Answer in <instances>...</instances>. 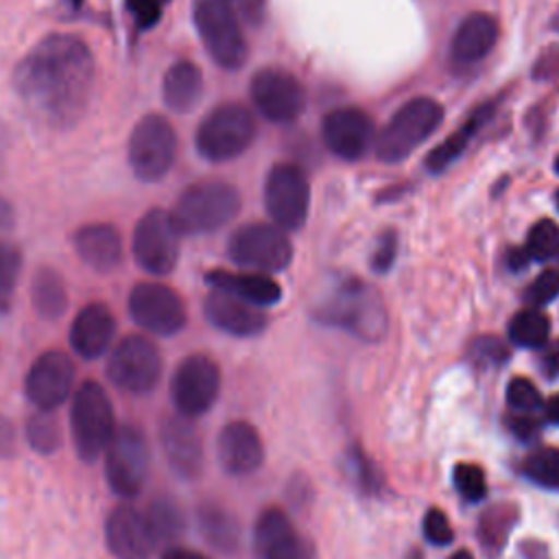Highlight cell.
<instances>
[{
  "instance_id": "1",
  "label": "cell",
  "mask_w": 559,
  "mask_h": 559,
  "mask_svg": "<svg viewBox=\"0 0 559 559\" xmlns=\"http://www.w3.org/2000/svg\"><path fill=\"white\" fill-rule=\"evenodd\" d=\"M94 81V55L72 33H52L39 39L13 72L20 105L39 127L52 131L72 129L83 118Z\"/></svg>"
},
{
  "instance_id": "2",
  "label": "cell",
  "mask_w": 559,
  "mask_h": 559,
  "mask_svg": "<svg viewBox=\"0 0 559 559\" xmlns=\"http://www.w3.org/2000/svg\"><path fill=\"white\" fill-rule=\"evenodd\" d=\"M240 210L238 190L221 179L190 183L170 212L181 236H201L227 225Z\"/></svg>"
},
{
  "instance_id": "3",
  "label": "cell",
  "mask_w": 559,
  "mask_h": 559,
  "mask_svg": "<svg viewBox=\"0 0 559 559\" xmlns=\"http://www.w3.org/2000/svg\"><path fill=\"white\" fill-rule=\"evenodd\" d=\"M443 107L428 98L417 96L404 103L391 120L380 129L373 140V151L382 162H402L441 124Z\"/></svg>"
},
{
  "instance_id": "4",
  "label": "cell",
  "mask_w": 559,
  "mask_h": 559,
  "mask_svg": "<svg viewBox=\"0 0 559 559\" xmlns=\"http://www.w3.org/2000/svg\"><path fill=\"white\" fill-rule=\"evenodd\" d=\"M70 428L76 454L83 461H96L105 452L116 424L114 406L98 382L87 380L76 389L70 406Z\"/></svg>"
},
{
  "instance_id": "5",
  "label": "cell",
  "mask_w": 559,
  "mask_h": 559,
  "mask_svg": "<svg viewBox=\"0 0 559 559\" xmlns=\"http://www.w3.org/2000/svg\"><path fill=\"white\" fill-rule=\"evenodd\" d=\"M255 135L251 111L240 103L214 107L197 127L194 144L207 162H227L247 151Z\"/></svg>"
},
{
  "instance_id": "6",
  "label": "cell",
  "mask_w": 559,
  "mask_h": 559,
  "mask_svg": "<svg viewBox=\"0 0 559 559\" xmlns=\"http://www.w3.org/2000/svg\"><path fill=\"white\" fill-rule=\"evenodd\" d=\"M192 20L207 55L221 68L236 70L245 63L247 41L229 0H194Z\"/></svg>"
},
{
  "instance_id": "7",
  "label": "cell",
  "mask_w": 559,
  "mask_h": 559,
  "mask_svg": "<svg viewBox=\"0 0 559 559\" xmlns=\"http://www.w3.org/2000/svg\"><path fill=\"white\" fill-rule=\"evenodd\" d=\"M177 155V133L162 114L142 116L129 135V164L140 181L153 183L168 175Z\"/></svg>"
},
{
  "instance_id": "8",
  "label": "cell",
  "mask_w": 559,
  "mask_h": 559,
  "mask_svg": "<svg viewBox=\"0 0 559 559\" xmlns=\"http://www.w3.org/2000/svg\"><path fill=\"white\" fill-rule=\"evenodd\" d=\"M105 476L114 493L133 498L148 474L151 450L146 437L131 424L116 426L105 448Z\"/></svg>"
},
{
  "instance_id": "9",
  "label": "cell",
  "mask_w": 559,
  "mask_h": 559,
  "mask_svg": "<svg viewBox=\"0 0 559 559\" xmlns=\"http://www.w3.org/2000/svg\"><path fill=\"white\" fill-rule=\"evenodd\" d=\"M227 255L242 269L275 273L290 264L293 242L277 225L247 223L229 236Z\"/></svg>"
},
{
  "instance_id": "10",
  "label": "cell",
  "mask_w": 559,
  "mask_h": 559,
  "mask_svg": "<svg viewBox=\"0 0 559 559\" xmlns=\"http://www.w3.org/2000/svg\"><path fill=\"white\" fill-rule=\"evenodd\" d=\"M181 234L162 207L146 210L133 229V258L151 275H168L179 260Z\"/></svg>"
},
{
  "instance_id": "11",
  "label": "cell",
  "mask_w": 559,
  "mask_h": 559,
  "mask_svg": "<svg viewBox=\"0 0 559 559\" xmlns=\"http://www.w3.org/2000/svg\"><path fill=\"white\" fill-rule=\"evenodd\" d=\"M162 376V356L153 341L140 334L124 336L107 360V378L127 393H148Z\"/></svg>"
},
{
  "instance_id": "12",
  "label": "cell",
  "mask_w": 559,
  "mask_h": 559,
  "mask_svg": "<svg viewBox=\"0 0 559 559\" xmlns=\"http://www.w3.org/2000/svg\"><path fill=\"white\" fill-rule=\"evenodd\" d=\"M321 317L369 341L382 336L386 328V317L378 293H373L362 282L343 284L336 295L323 306Z\"/></svg>"
},
{
  "instance_id": "13",
  "label": "cell",
  "mask_w": 559,
  "mask_h": 559,
  "mask_svg": "<svg viewBox=\"0 0 559 559\" xmlns=\"http://www.w3.org/2000/svg\"><path fill=\"white\" fill-rule=\"evenodd\" d=\"M221 389L218 365L205 354L186 356L170 380V397L177 415L194 419L210 411Z\"/></svg>"
},
{
  "instance_id": "14",
  "label": "cell",
  "mask_w": 559,
  "mask_h": 559,
  "mask_svg": "<svg viewBox=\"0 0 559 559\" xmlns=\"http://www.w3.org/2000/svg\"><path fill=\"white\" fill-rule=\"evenodd\" d=\"M264 205L277 227H301L310 210V186L304 173L293 164H275L266 175Z\"/></svg>"
},
{
  "instance_id": "15",
  "label": "cell",
  "mask_w": 559,
  "mask_h": 559,
  "mask_svg": "<svg viewBox=\"0 0 559 559\" xmlns=\"http://www.w3.org/2000/svg\"><path fill=\"white\" fill-rule=\"evenodd\" d=\"M129 314L142 330L157 336H173L186 325L183 299L157 282H140L131 288Z\"/></svg>"
},
{
  "instance_id": "16",
  "label": "cell",
  "mask_w": 559,
  "mask_h": 559,
  "mask_svg": "<svg viewBox=\"0 0 559 559\" xmlns=\"http://www.w3.org/2000/svg\"><path fill=\"white\" fill-rule=\"evenodd\" d=\"M249 92L255 109L273 122L295 120L306 105V92L301 83L290 72L280 68L258 70L251 79Z\"/></svg>"
},
{
  "instance_id": "17",
  "label": "cell",
  "mask_w": 559,
  "mask_h": 559,
  "mask_svg": "<svg viewBox=\"0 0 559 559\" xmlns=\"http://www.w3.org/2000/svg\"><path fill=\"white\" fill-rule=\"evenodd\" d=\"M74 386V362L66 352L50 349L35 358L26 373V395L39 411L61 406Z\"/></svg>"
},
{
  "instance_id": "18",
  "label": "cell",
  "mask_w": 559,
  "mask_h": 559,
  "mask_svg": "<svg viewBox=\"0 0 559 559\" xmlns=\"http://www.w3.org/2000/svg\"><path fill=\"white\" fill-rule=\"evenodd\" d=\"M323 142L325 146L343 157V159H358L362 157L369 146L373 144V124L369 116L358 107H338L332 109L323 118Z\"/></svg>"
},
{
  "instance_id": "19",
  "label": "cell",
  "mask_w": 559,
  "mask_h": 559,
  "mask_svg": "<svg viewBox=\"0 0 559 559\" xmlns=\"http://www.w3.org/2000/svg\"><path fill=\"white\" fill-rule=\"evenodd\" d=\"M255 552L260 559H312V544L297 533L288 515L280 509H266L253 533Z\"/></svg>"
},
{
  "instance_id": "20",
  "label": "cell",
  "mask_w": 559,
  "mask_h": 559,
  "mask_svg": "<svg viewBox=\"0 0 559 559\" xmlns=\"http://www.w3.org/2000/svg\"><path fill=\"white\" fill-rule=\"evenodd\" d=\"M105 542L116 559H151L157 544L144 513L133 507H116L109 513Z\"/></svg>"
},
{
  "instance_id": "21",
  "label": "cell",
  "mask_w": 559,
  "mask_h": 559,
  "mask_svg": "<svg viewBox=\"0 0 559 559\" xmlns=\"http://www.w3.org/2000/svg\"><path fill=\"white\" fill-rule=\"evenodd\" d=\"M159 435L170 469L181 478H197L203 467V443L192 419L181 415L168 417Z\"/></svg>"
},
{
  "instance_id": "22",
  "label": "cell",
  "mask_w": 559,
  "mask_h": 559,
  "mask_svg": "<svg viewBox=\"0 0 559 559\" xmlns=\"http://www.w3.org/2000/svg\"><path fill=\"white\" fill-rule=\"evenodd\" d=\"M221 467L231 476L253 474L264 459V445L258 430L247 421L223 426L216 443Z\"/></svg>"
},
{
  "instance_id": "23",
  "label": "cell",
  "mask_w": 559,
  "mask_h": 559,
  "mask_svg": "<svg viewBox=\"0 0 559 559\" xmlns=\"http://www.w3.org/2000/svg\"><path fill=\"white\" fill-rule=\"evenodd\" d=\"M205 319L231 336H253L266 328V314L229 293L212 288L203 301Z\"/></svg>"
},
{
  "instance_id": "24",
  "label": "cell",
  "mask_w": 559,
  "mask_h": 559,
  "mask_svg": "<svg viewBox=\"0 0 559 559\" xmlns=\"http://www.w3.org/2000/svg\"><path fill=\"white\" fill-rule=\"evenodd\" d=\"M114 334H116V319L111 314V310L105 306V304H87L83 306L72 325H70V345L72 349L85 358V360H94V358H100L111 341H114Z\"/></svg>"
},
{
  "instance_id": "25",
  "label": "cell",
  "mask_w": 559,
  "mask_h": 559,
  "mask_svg": "<svg viewBox=\"0 0 559 559\" xmlns=\"http://www.w3.org/2000/svg\"><path fill=\"white\" fill-rule=\"evenodd\" d=\"M76 255L98 273H111L122 260V238L109 223H87L72 236Z\"/></svg>"
},
{
  "instance_id": "26",
  "label": "cell",
  "mask_w": 559,
  "mask_h": 559,
  "mask_svg": "<svg viewBox=\"0 0 559 559\" xmlns=\"http://www.w3.org/2000/svg\"><path fill=\"white\" fill-rule=\"evenodd\" d=\"M205 282L223 293H229L251 306H273L282 297V288L275 280L264 273H229V271H210Z\"/></svg>"
},
{
  "instance_id": "27",
  "label": "cell",
  "mask_w": 559,
  "mask_h": 559,
  "mask_svg": "<svg viewBox=\"0 0 559 559\" xmlns=\"http://www.w3.org/2000/svg\"><path fill=\"white\" fill-rule=\"evenodd\" d=\"M498 39V24L489 13H469L452 37V59L459 63L480 61Z\"/></svg>"
},
{
  "instance_id": "28",
  "label": "cell",
  "mask_w": 559,
  "mask_h": 559,
  "mask_svg": "<svg viewBox=\"0 0 559 559\" xmlns=\"http://www.w3.org/2000/svg\"><path fill=\"white\" fill-rule=\"evenodd\" d=\"M203 94V74L197 63L181 59L175 61L162 81V96L170 111L186 114L201 100Z\"/></svg>"
},
{
  "instance_id": "29",
  "label": "cell",
  "mask_w": 559,
  "mask_h": 559,
  "mask_svg": "<svg viewBox=\"0 0 559 559\" xmlns=\"http://www.w3.org/2000/svg\"><path fill=\"white\" fill-rule=\"evenodd\" d=\"M491 111H493L491 105H483L480 109H476V111L469 116V120H467L463 127H459L448 140H443L441 144H437V146L428 153V157H426L428 170L441 173V170H445L456 157H461L463 151L467 148L469 140L476 135V131H480V127L491 118Z\"/></svg>"
},
{
  "instance_id": "30",
  "label": "cell",
  "mask_w": 559,
  "mask_h": 559,
  "mask_svg": "<svg viewBox=\"0 0 559 559\" xmlns=\"http://www.w3.org/2000/svg\"><path fill=\"white\" fill-rule=\"evenodd\" d=\"M33 308L44 319H59L68 308V290L63 277L50 269L41 266L31 282Z\"/></svg>"
},
{
  "instance_id": "31",
  "label": "cell",
  "mask_w": 559,
  "mask_h": 559,
  "mask_svg": "<svg viewBox=\"0 0 559 559\" xmlns=\"http://www.w3.org/2000/svg\"><path fill=\"white\" fill-rule=\"evenodd\" d=\"M550 336V321L537 308L520 310L509 323V338L520 347H544Z\"/></svg>"
},
{
  "instance_id": "32",
  "label": "cell",
  "mask_w": 559,
  "mask_h": 559,
  "mask_svg": "<svg viewBox=\"0 0 559 559\" xmlns=\"http://www.w3.org/2000/svg\"><path fill=\"white\" fill-rule=\"evenodd\" d=\"M515 515H518V511L513 509V504H500L480 515L478 537L489 552H498L507 544V537L511 533Z\"/></svg>"
},
{
  "instance_id": "33",
  "label": "cell",
  "mask_w": 559,
  "mask_h": 559,
  "mask_svg": "<svg viewBox=\"0 0 559 559\" xmlns=\"http://www.w3.org/2000/svg\"><path fill=\"white\" fill-rule=\"evenodd\" d=\"M199 526L212 546L221 550L238 546V524L227 511L218 507H203L199 511Z\"/></svg>"
},
{
  "instance_id": "34",
  "label": "cell",
  "mask_w": 559,
  "mask_h": 559,
  "mask_svg": "<svg viewBox=\"0 0 559 559\" xmlns=\"http://www.w3.org/2000/svg\"><path fill=\"white\" fill-rule=\"evenodd\" d=\"M146 522H148V528L155 537L157 544L162 542H173L181 535L183 531V518L177 509L175 502L166 500V498H157L151 502L148 511L144 513Z\"/></svg>"
},
{
  "instance_id": "35",
  "label": "cell",
  "mask_w": 559,
  "mask_h": 559,
  "mask_svg": "<svg viewBox=\"0 0 559 559\" xmlns=\"http://www.w3.org/2000/svg\"><path fill=\"white\" fill-rule=\"evenodd\" d=\"M50 413L52 411H37L26 421V441L39 454H52L61 445V428Z\"/></svg>"
},
{
  "instance_id": "36",
  "label": "cell",
  "mask_w": 559,
  "mask_h": 559,
  "mask_svg": "<svg viewBox=\"0 0 559 559\" xmlns=\"http://www.w3.org/2000/svg\"><path fill=\"white\" fill-rule=\"evenodd\" d=\"M20 271H22L20 249L9 240H0V312L11 310Z\"/></svg>"
},
{
  "instance_id": "37",
  "label": "cell",
  "mask_w": 559,
  "mask_h": 559,
  "mask_svg": "<svg viewBox=\"0 0 559 559\" xmlns=\"http://www.w3.org/2000/svg\"><path fill=\"white\" fill-rule=\"evenodd\" d=\"M524 253H526L528 260H537V262L557 258V253H559V225L552 223L550 218L537 221L528 231Z\"/></svg>"
},
{
  "instance_id": "38",
  "label": "cell",
  "mask_w": 559,
  "mask_h": 559,
  "mask_svg": "<svg viewBox=\"0 0 559 559\" xmlns=\"http://www.w3.org/2000/svg\"><path fill=\"white\" fill-rule=\"evenodd\" d=\"M524 474L548 489H559V448H539L524 461Z\"/></svg>"
},
{
  "instance_id": "39",
  "label": "cell",
  "mask_w": 559,
  "mask_h": 559,
  "mask_svg": "<svg viewBox=\"0 0 559 559\" xmlns=\"http://www.w3.org/2000/svg\"><path fill=\"white\" fill-rule=\"evenodd\" d=\"M452 483H454L456 491L469 502H478L487 493L485 472H483V467H478L474 463H459L452 472Z\"/></svg>"
},
{
  "instance_id": "40",
  "label": "cell",
  "mask_w": 559,
  "mask_h": 559,
  "mask_svg": "<svg viewBox=\"0 0 559 559\" xmlns=\"http://www.w3.org/2000/svg\"><path fill=\"white\" fill-rule=\"evenodd\" d=\"M507 402L513 411L526 413V415H531L533 411H537L544 404L542 393L537 391V386L528 378H513L509 382Z\"/></svg>"
},
{
  "instance_id": "41",
  "label": "cell",
  "mask_w": 559,
  "mask_h": 559,
  "mask_svg": "<svg viewBox=\"0 0 559 559\" xmlns=\"http://www.w3.org/2000/svg\"><path fill=\"white\" fill-rule=\"evenodd\" d=\"M557 295H559V269H546L531 282V286L524 293V299L528 306L539 308L552 301Z\"/></svg>"
},
{
  "instance_id": "42",
  "label": "cell",
  "mask_w": 559,
  "mask_h": 559,
  "mask_svg": "<svg viewBox=\"0 0 559 559\" xmlns=\"http://www.w3.org/2000/svg\"><path fill=\"white\" fill-rule=\"evenodd\" d=\"M469 356L476 365L485 367V365H500L502 360H507L509 352L507 347L498 341V338H491V336H483V338H476L469 347Z\"/></svg>"
},
{
  "instance_id": "43",
  "label": "cell",
  "mask_w": 559,
  "mask_h": 559,
  "mask_svg": "<svg viewBox=\"0 0 559 559\" xmlns=\"http://www.w3.org/2000/svg\"><path fill=\"white\" fill-rule=\"evenodd\" d=\"M424 535L435 546H445L452 542L454 533L448 522V515L441 509H428L424 515Z\"/></svg>"
},
{
  "instance_id": "44",
  "label": "cell",
  "mask_w": 559,
  "mask_h": 559,
  "mask_svg": "<svg viewBox=\"0 0 559 559\" xmlns=\"http://www.w3.org/2000/svg\"><path fill=\"white\" fill-rule=\"evenodd\" d=\"M129 15L133 17L135 26L146 31L153 28L162 17V2L159 0H124Z\"/></svg>"
},
{
  "instance_id": "45",
  "label": "cell",
  "mask_w": 559,
  "mask_h": 559,
  "mask_svg": "<svg viewBox=\"0 0 559 559\" xmlns=\"http://www.w3.org/2000/svg\"><path fill=\"white\" fill-rule=\"evenodd\" d=\"M395 260V234H384L373 251V269L384 273Z\"/></svg>"
},
{
  "instance_id": "46",
  "label": "cell",
  "mask_w": 559,
  "mask_h": 559,
  "mask_svg": "<svg viewBox=\"0 0 559 559\" xmlns=\"http://www.w3.org/2000/svg\"><path fill=\"white\" fill-rule=\"evenodd\" d=\"M539 367L548 378H557L559 376V338L550 341L542 347L539 354Z\"/></svg>"
},
{
  "instance_id": "47",
  "label": "cell",
  "mask_w": 559,
  "mask_h": 559,
  "mask_svg": "<svg viewBox=\"0 0 559 559\" xmlns=\"http://www.w3.org/2000/svg\"><path fill=\"white\" fill-rule=\"evenodd\" d=\"M509 428L513 430V435H518V437H522V439H531V437L537 435L539 424H537V419H533L531 415L520 413V415H511V417H509Z\"/></svg>"
},
{
  "instance_id": "48",
  "label": "cell",
  "mask_w": 559,
  "mask_h": 559,
  "mask_svg": "<svg viewBox=\"0 0 559 559\" xmlns=\"http://www.w3.org/2000/svg\"><path fill=\"white\" fill-rule=\"evenodd\" d=\"M15 452V432L7 417L0 415V456H11Z\"/></svg>"
},
{
  "instance_id": "49",
  "label": "cell",
  "mask_w": 559,
  "mask_h": 559,
  "mask_svg": "<svg viewBox=\"0 0 559 559\" xmlns=\"http://www.w3.org/2000/svg\"><path fill=\"white\" fill-rule=\"evenodd\" d=\"M15 225V212H13V205L0 197V231H7Z\"/></svg>"
},
{
  "instance_id": "50",
  "label": "cell",
  "mask_w": 559,
  "mask_h": 559,
  "mask_svg": "<svg viewBox=\"0 0 559 559\" xmlns=\"http://www.w3.org/2000/svg\"><path fill=\"white\" fill-rule=\"evenodd\" d=\"M162 559H207V557L201 555V552H197V550L175 546V548H168V550L162 555Z\"/></svg>"
},
{
  "instance_id": "51",
  "label": "cell",
  "mask_w": 559,
  "mask_h": 559,
  "mask_svg": "<svg viewBox=\"0 0 559 559\" xmlns=\"http://www.w3.org/2000/svg\"><path fill=\"white\" fill-rule=\"evenodd\" d=\"M546 417L555 424H559V393L552 395L548 402H546Z\"/></svg>"
},
{
  "instance_id": "52",
  "label": "cell",
  "mask_w": 559,
  "mask_h": 559,
  "mask_svg": "<svg viewBox=\"0 0 559 559\" xmlns=\"http://www.w3.org/2000/svg\"><path fill=\"white\" fill-rule=\"evenodd\" d=\"M450 559H474V555L469 550H456L454 555H450Z\"/></svg>"
},
{
  "instance_id": "53",
  "label": "cell",
  "mask_w": 559,
  "mask_h": 559,
  "mask_svg": "<svg viewBox=\"0 0 559 559\" xmlns=\"http://www.w3.org/2000/svg\"><path fill=\"white\" fill-rule=\"evenodd\" d=\"M552 26L559 31V11H557V15H555V20H552Z\"/></svg>"
},
{
  "instance_id": "54",
  "label": "cell",
  "mask_w": 559,
  "mask_h": 559,
  "mask_svg": "<svg viewBox=\"0 0 559 559\" xmlns=\"http://www.w3.org/2000/svg\"><path fill=\"white\" fill-rule=\"evenodd\" d=\"M70 2H72V7H76V9L83 4V0H70Z\"/></svg>"
},
{
  "instance_id": "55",
  "label": "cell",
  "mask_w": 559,
  "mask_h": 559,
  "mask_svg": "<svg viewBox=\"0 0 559 559\" xmlns=\"http://www.w3.org/2000/svg\"><path fill=\"white\" fill-rule=\"evenodd\" d=\"M555 170L559 173V155H557V159H555Z\"/></svg>"
},
{
  "instance_id": "56",
  "label": "cell",
  "mask_w": 559,
  "mask_h": 559,
  "mask_svg": "<svg viewBox=\"0 0 559 559\" xmlns=\"http://www.w3.org/2000/svg\"><path fill=\"white\" fill-rule=\"evenodd\" d=\"M555 203H557V210H559V190H557V197H555Z\"/></svg>"
},
{
  "instance_id": "57",
  "label": "cell",
  "mask_w": 559,
  "mask_h": 559,
  "mask_svg": "<svg viewBox=\"0 0 559 559\" xmlns=\"http://www.w3.org/2000/svg\"><path fill=\"white\" fill-rule=\"evenodd\" d=\"M159 2H168V0H159Z\"/></svg>"
},
{
  "instance_id": "58",
  "label": "cell",
  "mask_w": 559,
  "mask_h": 559,
  "mask_svg": "<svg viewBox=\"0 0 559 559\" xmlns=\"http://www.w3.org/2000/svg\"><path fill=\"white\" fill-rule=\"evenodd\" d=\"M557 260H559V253H557Z\"/></svg>"
}]
</instances>
